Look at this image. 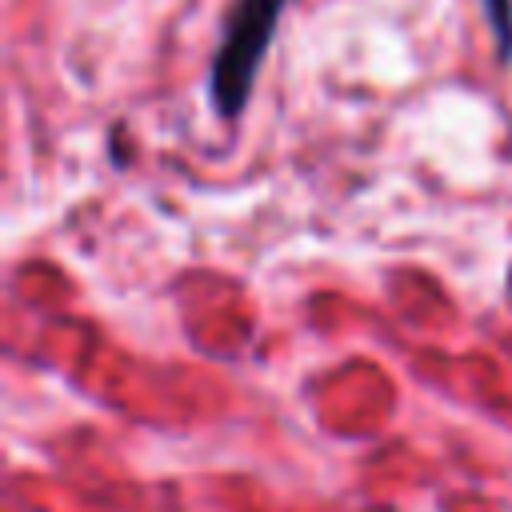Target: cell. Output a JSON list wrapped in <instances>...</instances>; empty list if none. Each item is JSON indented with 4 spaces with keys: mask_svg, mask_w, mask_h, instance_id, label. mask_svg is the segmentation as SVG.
<instances>
[{
    "mask_svg": "<svg viewBox=\"0 0 512 512\" xmlns=\"http://www.w3.org/2000/svg\"><path fill=\"white\" fill-rule=\"evenodd\" d=\"M280 8L284 0H236V8L228 12L212 68H208V96L220 116L232 120L244 112L256 72L264 64V52L272 44Z\"/></svg>",
    "mask_w": 512,
    "mask_h": 512,
    "instance_id": "cell-1",
    "label": "cell"
},
{
    "mask_svg": "<svg viewBox=\"0 0 512 512\" xmlns=\"http://www.w3.org/2000/svg\"><path fill=\"white\" fill-rule=\"evenodd\" d=\"M484 4H488V12H492V28H496V36H500L504 56H512V20H508L512 4H508V0H484Z\"/></svg>",
    "mask_w": 512,
    "mask_h": 512,
    "instance_id": "cell-2",
    "label": "cell"
}]
</instances>
